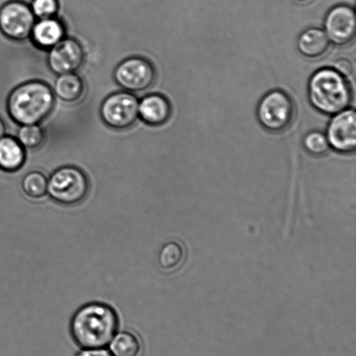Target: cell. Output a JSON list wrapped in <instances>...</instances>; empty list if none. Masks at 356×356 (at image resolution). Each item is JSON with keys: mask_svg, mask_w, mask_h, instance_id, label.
<instances>
[{"mask_svg": "<svg viewBox=\"0 0 356 356\" xmlns=\"http://www.w3.org/2000/svg\"><path fill=\"white\" fill-rule=\"evenodd\" d=\"M54 90L48 84L33 80L21 84L6 98V111L20 125H37L47 120L55 107Z\"/></svg>", "mask_w": 356, "mask_h": 356, "instance_id": "7a4b0ae2", "label": "cell"}, {"mask_svg": "<svg viewBox=\"0 0 356 356\" xmlns=\"http://www.w3.org/2000/svg\"><path fill=\"white\" fill-rule=\"evenodd\" d=\"M113 79L127 92H144L154 84L156 70L147 59L135 56L124 59L115 68Z\"/></svg>", "mask_w": 356, "mask_h": 356, "instance_id": "ba28073f", "label": "cell"}, {"mask_svg": "<svg viewBox=\"0 0 356 356\" xmlns=\"http://www.w3.org/2000/svg\"><path fill=\"white\" fill-rule=\"evenodd\" d=\"M334 68L337 72L344 77L350 76L352 72H353V65H352L350 59L346 58L337 59V61L334 62Z\"/></svg>", "mask_w": 356, "mask_h": 356, "instance_id": "603a6c76", "label": "cell"}, {"mask_svg": "<svg viewBox=\"0 0 356 356\" xmlns=\"http://www.w3.org/2000/svg\"><path fill=\"white\" fill-rule=\"evenodd\" d=\"M65 35L64 22L54 17L36 21L30 38L36 47L48 51L65 38Z\"/></svg>", "mask_w": 356, "mask_h": 356, "instance_id": "4fadbf2b", "label": "cell"}, {"mask_svg": "<svg viewBox=\"0 0 356 356\" xmlns=\"http://www.w3.org/2000/svg\"><path fill=\"white\" fill-rule=\"evenodd\" d=\"M6 124L5 121H3V117L0 115V139L3 137V136L6 135Z\"/></svg>", "mask_w": 356, "mask_h": 356, "instance_id": "d4e9b609", "label": "cell"}, {"mask_svg": "<svg viewBox=\"0 0 356 356\" xmlns=\"http://www.w3.org/2000/svg\"><path fill=\"white\" fill-rule=\"evenodd\" d=\"M3 38H5V36H3ZM2 44H3V41H2ZM2 44H1V47H2ZM0 52H1V48H0Z\"/></svg>", "mask_w": 356, "mask_h": 356, "instance_id": "4316f807", "label": "cell"}, {"mask_svg": "<svg viewBox=\"0 0 356 356\" xmlns=\"http://www.w3.org/2000/svg\"><path fill=\"white\" fill-rule=\"evenodd\" d=\"M186 256L183 244L177 240L163 244L159 250L158 261L160 268L165 271L177 270L183 265Z\"/></svg>", "mask_w": 356, "mask_h": 356, "instance_id": "ac0fdd59", "label": "cell"}, {"mask_svg": "<svg viewBox=\"0 0 356 356\" xmlns=\"http://www.w3.org/2000/svg\"><path fill=\"white\" fill-rule=\"evenodd\" d=\"M139 100L134 93L120 91L108 95L99 107L101 120L108 127L125 130L139 120Z\"/></svg>", "mask_w": 356, "mask_h": 356, "instance_id": "5b68a950", "label": "cell"}, {"mask_svg": "<svg viewBox=\"0 0 356 356\" xmlns=\"http://www.w3.org/2000/svg\"><path fill=\"white\" fill-rule=\"evenodd\" d=\"M327 139L331 148L343 153L354 152L356 146V115L354 110H344L330 121Z\"/></svg>", "mask_w": 356, "mask_h": 356, "instance_id": "30bf717a", "label": "cell"}, {"mask_svg": "<svg viewBox=\"0 0 356 356\" xmlns=\"http://www.w3.org/2000/svg\"><path fill=\"white\" fill-rule=\"evenodd\" d=\"M296 1H298V2H308V1H309V0H296Z\"/></svg>", "mask_w": 356, "mask_h": 356, "instance_id": "484cf974", "label": "cell"}, {"mask_svg": "<svg viewBox=\"0 0 356 356\" xmlns=\"http://www.w3.org/2000/svg\"><path fill=\"white\" fill-rule=\"evenodd\" d=\"M54 93L55 97L64 103H75L85 93V80L76 72L58 75Z\"/></svg>", "mask_w": 356, "mask_h": 356, "instance_id": "9a60e30c", "label": "cell"}, {"mask_svg": "<svg viewBox=\"0 0 356 356\" xmlns=\"http://www.w3.org/2000/svg\"><path fill=\"white\" fill-rule=\"evenodd\" d=\"M120 327V319L113 307L103 302H90L73 315L70 331L81 348H104Z\"/></svg>", "mask_w": 356, "mask_h": 356, "instance_id": "6da1fadb", "label": "cell"}, {"mask_svg": "<svg viewBox=\"0 0 356 356\" xmlns=\"http://www.w3.org/2000/svg\"><path fill=\"white\" fill-rule=\"evenodd\" d=\"M108 347L113 356H141L143 352L140 338L130 331H118Z\"/></svg>", "mask_w": 356, "mask_h": 356, "instance_id": "e0dca14e", "label": "cell"}, {"mask_svg": "<svg viewBox=\"0 0 356 356\" xmlns=\"http://www.w3.org/2000/svg\"><path fill=\"white\" fill-rule=\"evenodd\" d=\"M1 1H2V0H1ZM3 3H5V2H3Z\"/></svg>", "mask_w": 356, "mask_h": 356, "instance_id": "83f0119b", "label": "cell"}, {"mask_svg": "<svg viewBox=\"0 0 356 356\" xmlns=\"http://www.w3.org/2000/svg\"><path fill=\"white\" fill-rule=\"evenodd\" d=\"M75 356H113L104 348H82Z\"/></svg>", "mask_w": 356, "mask_h": 356, "instance_id": "cb8c5ba5", "label": "cell"}, {"mask_svg": "<svg viewBox=\"0 0 356 356\" xmlns=\"http://www.w3.org/2000/svg\"><path fill=\"white\" fill-rule=\"evenodd\" d=\"M36 20L29 3L12 0L0 7V33L10 40L26 41L31 38Z\"/></svg>", "mask_w": 356, "mask_h": 356, "instance_id": "52a82bcc", "label": "cell"}, {"mask_svg": "<svg viewBox=\"0 0 356 356\" xmlns=\"http://www.w3.org/2000/svg\"><path fill=\"white\" fill-rule=\"evenodd\" d=\"M48 51V66L55 75L76 72L85 64V49L74 38H63Z\"/></svg>", "mask_w": 356, "mask_h": 356, "instance_id": "9c48e42d", "label": "cell"}, {"mask_svg": "<svg viewBox=\"0 0 356 356\" xmlns=\"http://www.w3.org/2000/svg\"><path fill=\"white\" fill-rule=\"evenodd\" d=\"M139 118L151 127L167 123L172 116V105L166 97L152 93L139 100Z\"/></svg>", "mask_w": 356, "mask_h": 356, "instance_id": "7c38bea8", "label": "cell"}, {"mask_svg": "<svg viewBox=\"0 0 356 356\" xmlns=\"http://www.w3.org/2000/svg\"><path fill=\"white\" fill-rule=\"evenodd\" d=\"M45 132L40 124L21 125L17 139L24 148L34 150L44 144Z\"/></svg>", "mask_w": 356, "mask_h": 356, "instance_id": "ffe728a7", "label": "cell"}, {"mask_svg": "<svg viewBox=\"0 0 356 356\" xmlns=\"http://www.w3.org/2000/svg\"><path fill=\"white\" fill-rule=\"evenodd\" d=\"M298 47L300 52L306 57H322L330 48V40L319 28H309L299 37Z\"/></svg>", "mask_w": 356, "mask_h": 356, "instance_id": "2e32d148", "label": "cell"}, {"mask_svg": "<svg viewBox=\"0 0 356 356\" xmlns=\"http://www.w3.org/2000/svg\"><path fill=\"white\" fill-rule=\"evenodd\" d=\"M324 26L327 37L333 43L339 45L350 43L356 33L355 10L347 5L334 6L327 13Z\"/></svg>", "mask_w": 356, "mask_h": 356, "instance_id": "8fae6325", "label": "cell"}, {"mask_svg": "<svg viewBox=\"0 0 356 356\" xmlns=\"http://www.w3.org/2000/svg\"><path fill=\"white\" fill-rule=\"evenodd\" d=\"M295 107L291 97L280 90L272 91L260 101L257 117L264 128L271 132L287 129L294 120Z\"/></svg>", "mask_w": 356, "mask_h": 356, "instance_id": "8992f818", "label": "cell"}, {"mask_svg": "<svg viewBox=\"0 0 356 356\" xmlns=\"http://www.w3.org/2000/svg\"><path fill=\"white\" fill-rule=\"evenodd\" d=\"M310 102L325 114H337L350 106L352 93L345 77L334 69L323 68L314 73L309 84Z\"/></svg>", "mask_w": 356, "mask_h": 356, "instance_id": "3957f363", "label": "cell"}, {"mask_svg": "<svg viewBox=\"0 0 356 356\" xmlns=\"http://www.w3.org/2000/svg\"><path fill=\"white\" fill-rule=\"evenodd\" d=\"M29 6L38 20L54 17L59 13L58 0H31Z\"/></svg>", "mask_w": 356, "mask_h": 356, "instance_id": "7402d4cb", "label": "cell"}, {"mask_svg": "<svg viewBox=\"0 0 356 356\" xmlns=\"http://www.w3.org/2000/svg\"><path fill=\"white\" fill-rule=\"evenodd\" d=\"M21 187L26 196L40 200L47 194L48 179L40 171H31L24 176Z\"/></svg>", "mask_w": 356, "mask_h": 356, "instance_id": "d6986e66", "label": "cell"}, {"mask_svg": "<svg viewBox=\"0 0 356 356\" xmlns=\"http://www.w3.org/2000/svg\"><path fill=\"white\" fill-rule=\"evenodd\" d=\"M26 162V150L17 139L9 135L0 139V171L5 173L17 172Z\"/></svg>", "mask_w": 356, "mask_h": 356, "instance_id": "5bb4252c", "label": "cell"}, {"mask_svg": "<svg viewBox=\"0 0 356 356\" xmlns=\"http://www.w3.org/2000/svg\"><path fill=\"white\" fill-rule=\"evenodd\" d=\"M303 146L310 155L322 156L330 148L326 135L321 132H310L303 139Z\"/></svg>", "mask_w": 356, "mask_h": 356, "instance_id": "44dd1931", "label": "cell"}, {"mask_svg": "<svg viewBox=\"0 0 356 356\" xmlns=\"http://www.w3.org/2000/svg\"><path fill=\"white\" fill-rule=\"evenodd\" d=\"M89 191L88 176L76 166L59 167L48 179L47 194L56 203L65 207L81 204Z\"/></svg>", "mask_w": 356, "mask_h": 356, "instance_id": "277c9868", "label": "cell"}]
</instances>
